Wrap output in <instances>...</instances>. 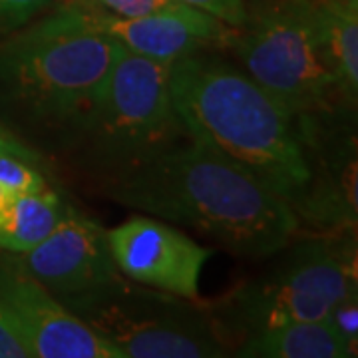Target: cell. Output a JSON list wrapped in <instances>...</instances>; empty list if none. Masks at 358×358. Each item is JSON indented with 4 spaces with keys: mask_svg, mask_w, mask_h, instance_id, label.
<instances>
[{
    "mask_svg": "<svg viewBox=\"0 0 358 358\" xmlns=\"http://www.w3.org/2000/svg\"><path fill=\"white\" fill-rule=\"evenodd\" d=\"M108 195L143 215L201 233L239 257L287 249L301 217L233 162L187 140L112 176Z\"/></svg>",
    "mask_w": 358,
    "mask_h": 358,
    "instance_id": "1",
    "label": "cell"
},
{
    "mask_svg": "<svg viewBox=\"0 0 358 358\" xmlns=\"http://www.w3.org/2000/svg\"><path fill=\"white\" fill-rule=\"evenodd\" d=\"M171 98L187 138L245 169L308 213L313 164L301 122L245 70L201 52L169 66Z\"/></svg>",
    "mask_w": 358,
    "mask_h": 358,
    "instance_id": "2",
    "label": "cell"
},
{
    "mask_svg": "<svg viewBox=\"0 0 358 358\" xmlns=\"http://www.w3.org/2000/svg\"><path fill=\"white\" fill-rule=\"evenodd\" d=\"M120 52L84 2H68L0 44V86L30 122L80 138Z\"/></svg>",
    "mask_w": 358,
    "mask_h": 358,
    "instance_id": "3",
    "label": "cell"
},
{
    "mask_svg": "<svg viewBox=\"0 0 358 358\" xmlns=\"http://www.w3.org/2000/svg\"><path fill=\"white\" fill-rule=\"evenodd\" d=\"M64 305L120 358L227 357L229 341L209 308L124 275Z\"/></svg>",
    "mask_w": 358,
    "mask_h": 358,
    "instance_id": "4",
    "label": "cell"
},
{
    "mask_svg": "<svg viewBox=\"0 0 358 358\" xmlns=\"http://www.w3.org/2000/svg\"><path fill=\"white\" fill-rule=\"evenodd\" d=\"M357 296V265L334 241H301L268 273L231 291L213 319L231 343L237 334L259 333L294 320H320Z\"/></svg>",
    "mask_w": 358,
    "mask_h": 358,
    "instance_id": "5",
    "label": "cell"
},
{
    "mask_svg": "<svg viewBox=\"0 0 358 358\" xmlns=\"http://www.w3.org/2000/svg\"><path fill=\"white\" fill-rule=\"evenodd\" d=\"M243 70L296 117H319L341 94L322 60L315 0H263L233 42Z\"/></svg>",
    "mask_w": 358,
    "mask_h": 358,
    "instance_id": "6",
    "label": "cell"
},
{
    "mask_svg": "<svg viewBox=\"0 0 358 358\" xmlns=\"http://www.w3.org/2000/svg\"><path fill=\"white\" fill-rule=\"evenodd\" d=\"M187 138L179 120L169 66L122 48L80 140L112 176L166 152Z\"/></svg>",
    "mask_w": 358,
    "mask_h": 358,
    "instance_id": "7",
    "label": "cell"
},
{
    "mask_svg": "<svg viewBox=\"0 0 358 358\" xmlns=\"http://www.w3.org/2000/svg\"><path fill=\"white\" fill-rule=\"evenodd\" d=\"M0 308L28 358H120L13 253L0 255Z\"/></svg>",
    "mask_w": 358,
    "mask_h": 358,
    "instance_id": "8",
    "label": "cell"
},
{
    "mask_svg": "<svg viewBox=\"0 0 358 358\" xmlns=\"http://www.w3.org/2000/svg\"><path fill=\"white\" fill-rule=\"evenodd\" d=\"M108 243L115 267L129 281L199 301V279L211 249L164 219L131 215L108 229Z\"/></svg>",
    "mask_w": 358,
    "mask_h": 358,
    "instance_id": "9",
    "label": "cell"
},
{
    "mask_svg": "<svg viewBox=\"0 0 358 358\" xmlns=\"http://www.w3.org/2000/svg\"><path fill=\"white\" fill-rule=\"evenodd\" d=\"M18 257L60 303L94 293L122 277L110 251L108 229L70 205L48 237Z\"/></svg>",
    "mask_w": 358,
    "mask_h": 358,
    "instance_id": "10",
    "label": "cell"
},
{
    "mask_svg": "<svg viewBox=\"0 0 358 358\" xmlns=\"http://www.w3.org/2000/svg\"><path fill=\"white\" fill-rule=\"evenodd\" d=\"M84 8L92 22L122 48L167 66L207 46H233L239 32L193 6L145 16H117L96 4H84Z\"/></svg>",
    "mask_w": 358,
    "mask_h": 358,
    "instance_id": "11",
    "label": "cell"
},
{
    "mask_svg": "<svg viewBox=\"0 0 358 358\" xmlns=\"http://www.w3.org/2000/svg\"><path fill=\"white\" fill-rule=\"evenodd\" d=\"M235 355L245 358H350L357 355V348L327 317L294 320L249 334Z\"/></svg>",
    "mask_w": 358,
    "mask_h": 358,
    "instance_id": "12",
    "label": "cell"
},
{
    "mask_svg": "<svg viewBox=\"0 0 358 358\" xmlns=\"http://www.w3.org/2000/svg\"><path fill=\"white\" fill-rule=\"evenodd\" d=\"M315 20L322 60L346 100L358 92V2L315 0Z\"/></svg>",
    "mask_w": 358,
    "mask_h": 358,
    "instance_id": "13",
    "label": "cell"
},
{
    "mask_svg": "<svg viewBox=\"0 0 358 358\" xmlns=\"http://www.w3.org/2000/svg\"><path fill=\"white\" fill-rule=\"evenodd\" d=\"M66 207L52 185L16 197L0 219V251L24 255L34 249L58 225Z\"/></svg>",
    "mask_w": 358,
    "mask_h": 358,
    "instance_id": "14",
    "label": "cell"
},
{
    "mask_svg": "<svg viewBox=\"0 0 358 358\" xmlns=\"http://www.w3.org/2000/svg\"><path fill=\"white\" fill-rule=\"evenodd\" d=\"M50 185L38 154H0V219L16 197Z\"/></svg>",
    "mask_w": 358,
    "mask_h": 358,
    "instance_id": "15",
    "label": "cell"
},
{
    "mask_svg": "<svg viewBox=\"0 0 358 358\" xmlns=\"http://www.w3.org/2000/svg\"><path fill=\"white\" fill-rule=\"evenodd\" d=\"M54 0H0V34H13L46 10Z\"/></svg>",
    "mask_w": 358,
    "mask_h": 358,
    "instance_id": "16",
    "label": "cell"
},
{
    "mask_svg": "<svg viewBox=\"0 0 358 358\" xmlns=\"http://www.w3.org/2000/svg\"><path fill=\"white\" fill-rule=\"evenodd\" d=\"M106 13L117 16H145V14L166 13L187 6L179 0H92Z\"/></svg>",
    "mask_w": 358,
    "mask_h": 358,
    "instance_id": "17",
    "label": "cell"
},
{
    "mask_svg": "<svg viewBox=\"0 0 358 358\" xmlns=\"http://www.w3.org/2000/svg\"><path fill=\"white\" fill-rule=\"evenodd\" d=\"M187 6L215 16L217 20L225 22L231 28H243L247 22V0H179Z\"/></svg>",
    "mask_w": 358,
    "mask_h": 358,
    "instance_id": "18",
    "label": "cell"
},
{
    "mask_svg": "<svg viewBox=\"0 0 358 358\" xmlns=\"http://www.w3.org/2000/svg\"><path fill=\"white\" fill-rule=\"evenodd\" d=\"M0 358H28L20 341L14 336L2 308H0Z\"/></svg>",
    "mask_w": 358,
    "mask_h": 358,
    "instance_id": "19",
    "label": "cell"
},
{
    "mask_svg": "<svg viewBox=\"0 0 358 358\" xmlns=\"http://www.w3.org/2000/svg\"><path fill=\"white\" fill-rule=\"evenodd\" d=\"M14 152V154H36L30 145H26L20 138H16L10 129L0 122V154Z\"/></svg>",
    "mask_w": 358,
    "mask_h": 358,
    "instance_id": "20",
    "label": "cell"
},
{
    "mask_svg": "<svg viewBox=\"0 0 358 358\" xmlns=\"http://www.w3.org/2000/svg\"><path fill=\"white\" fill-rule=\"evenodd\" d=\"M341 2H358V0H341Z\"/></svg>",
    "mask_w": 358,
    "mask_h": 358,
    "instance_id": "21",
    "label": "cell"
}]
</instances>
